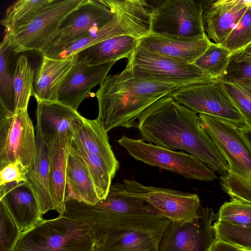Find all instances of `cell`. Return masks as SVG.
Instances as JSON below:
<instances>
[{
	"label": "cell",
	"instance_id": "6da1fadb",
	"mask_svg": "<svg viewBox=\"0 0 251 251\" xmlns=\"http://www.w3.org/2000/svg\"><path fill=\"white\" fill-rule=\"evenodd\" d=\"M137 128L145 141L185 151L221 176L228 172L225 158L204 129L199 116L170 96L147 107L138 120Z\"/></svg>",
	"mask_w": 251,
	"mask_h": 251
},
{
	"label": "cell",
	"instance_id": "7a4b0ae2",
	"mask_svg": "<svg viewBox=\"0 0 251 251\" xmlns=\"http://www.w3.org/2000/svg\"><path fill=\"white\" fill-rule=\"evenodd\" d=\"M184 87L138 78L125 69L108 75L100 84L96 93L99 105L96 120L107 133L118 126L137 128L138 120L147 107Z\"/></svg>",
	"mask_w": 251,
	"mask_h": 251
},
{
	"label": "cell",
	"instance_id": "3957f363",
	"mask_svg": "<svg viewBox=\"0 0 251 251\" xmlns=\"http://www.w3.org/2000/svg\"><path fill=\"white\" fill-rule=\"evenodd\" d=\"M199 116L228 165V173L220 176L223 190L231 200L251 204V145L242 126L204 114Z\"/></svg>",
	"mask_w": 251,
	"mask_h": 251
},
{
	"label": "cell",
	"instance_id": "277c9868",
	"mask_svg": "<svg viewBox=\"0 0 251 251\" xmlns=\"http://www.w3.org/2000/svg\"><path fill=\"white\" fill-rule=\"evenodd\" d=\"M95 248L86 225L59 216L22 232L14 251H94Z\"/></svg>",
	"mask_w": 251,
	"mask_h": 251
},
{
	"label": "cell",
	"instance_id": "5b68a950",
	"mask_svg": "<svg viewBox=\"0 0 251 251\" xmlns=\"http://www.w3.org/2000/svg\"><path fill=\"white\" fill-rule=\"evenodd\" d=\"M134 76L147 80L186 86L217 79L190 64L137 47L125 68Z\"/></svg>",
	"mask_w": 251,
	"mask_h": 251
},
{
	"label": "cell",
	"instance_id": "8992f818",
	"mask_svg": "<svg viewBox=\"0 0 251 251\" xmlns=\"http://www.w3.org/2000/svg\"><path fill=\"white\" fill-rule=\"evenodd\" d=\"M202 4L193 0H167L153 8L150 33L183 41L207 36Z\"/></svg>",
	"mask_w": 251,
	"mask_h": 251
},
{
	"label": "cell",
	"instance_id": "52a82bcc",
	"mask_svg": "<svg viewBox=\"0 0 251 251\" xmlns=\"http://www.w3.org/2000/svg\"><path fill=\"white\" fill-rule=\"evenodd\" d=\"M63 216L86 225L89 232L103 221L116 215H161L145 201L126 194L124 184H112L105 199L94 205L74 200L66 201Z\"/></svg>",
	"mask_w": 251,
	"mask_h": 251
},
{
	"label": "cell",
	"instance_id": "ba28073f",
	"mask_svg": "<svg viewBox=\"0 0 251 251\" xmlns=\"http://www.w3.org/2000/svg\"><path fill=\"white\" fill-rule=\"evenodd\" d=\"M83 0H53L41 13L4 37L14 54L35 50L40 53L50 44L64 18Z\"/></svg>",
	"mask_w": 251,
	"mask_h": 251
},
{
	"label": "cell",
	"instance_id": "9c48e42d",
	"mask_svg": "<svg viewBox=\"0 0 251 251\" xmlns=\"http://www.w3.org/2000/svg\"><path fill=\"white\" fill-rule=\"evenodd\" d=\"M117 142L134 159L150 166L167 170L189 179L211 181L218 178L214 171L189 153L125 135Z\"/></svg>",
	"mask_w": 251,
	"mask_h": 251
},
{
	"label": "cell",
	"instance_id": "30bf717a",
	"mask_svg": "<svg viewBox=\"0 0 251 251\" xmlns=\"http://www.w3.org/2000/svg\"><path fill=\"white\" fill-rule=\"evenodd\" d=\"M118 0H83L61 22L53 38L41 53L45 56L107 25L113 18Z\"/></svg>",
	"mask_w": 251,
	"mask_h": 251
},
{
	"label": "cell",
	"instance_id": "8fae6325",
	"mask_svg": "<svg viewBox=\"0 0 251 251\" xmlns=\"http://www.w3.org/2000/svg\"><path fill=\"white\" fill-rule=\"evenodd\" d=\"M36 135L27 109L0 110V169L17 159L29 169L34 164Z\"/></svg>",
	"mask_w": 251,
	"mask_h": 251
},
{
	"label": "cell",
	"instance_id": "7c38bea8",
	"mask_svg": "<svg viewBox=\"0 0 251 251\" xmlns=\"http://www.w3.org/2000/svg\"><path fill=\"white\" fill-rule=\"evenodd\" d=\"M124 185L127 194L145 201L172 222H184L195 218L201 206L196 194L146 186L130 179H124Z\"/></svg>",
	"mask_w": 251,
	"mask_h": 251
},
{
	"label": "cell",
	"instance_id": "4fadbf2b",
	"mask_svg": "<svg viewBox=\"0 0 251 251\" xmlns=\"http://www.w3.org/2000/svg\"><path fill=\"white\" fill-rule=\"evenodd\" d=\"M217 219L213 209L201 206L195 218L171 222L164 231L158 251H208L216 240L213 225Z\"/></svg>",
	"mask_w": 251,
	"mask_h": 251
},
{
	"label": "cell",
	"instance_id": "5bb4252c",
	"mask_svg": "<svg viewBox=\"0 0 251 251\" xmlns=\"http://www.w3.org/2000/svg\"><path fill=\"white\" fill-rule=\"evenodd\" d=\"M170 96L197 114L226 119L238 126L245 124L243 117L218 79L181 88Z\"/></svg>",
	"mask_w": 251,
	"mask_h": 251
},
{
	"label": "cell",
	"instance_id": "9a60e30c",
	"mask_svg": "<svg viewBox=\"0 0 251 251\" xmlns=\"http://www.w3.org/2000/svg\"><path fill=\"white\" fill-rule=\"evenodd\" d=\"M116 62L91 65L76 61L60 87L57 101L77 111L89 91L104 81Z\"/></svg>",
	"mask_w": 251,
	"mask_h": 251
},
{
	"label": "cell",
	"instance_id": "2e32d148",
	"mask_svg": "<svg viewBox=\"0 0 251 251\" xmlns=\"http://www.w3.org/2000/svg\"><path fill=\"white\" fill-rule=\"evenodd\" d=\"M0 201L4 204L22 233L44 220L34 192L27 181L0 186Z\"/></svg>",
	"mask_w": 251,
	"mask_h": 251
},
{
	"label": "cell",
	"instance_id": "e0dca14e",
	"mask_svg": "<svg viewBox=\"0 0 251 251\" xmlns=\"http://www.w3.org/2000/svg\"><path fill=\"white\" fill-rule=\"evenodd\" d=\"M251 5V0H218L211 1L203 11L205 31L213 43L221 44Z\"/></svg>",
	"mask_w": 251,
	"mask_h": 251
},
{
	"label": "cell",
	"instance_id": "ac0fdd59",
	"mask_svg": "<svg viewBox=\"0 0 251 251\" xmlns=\"http://www.w3.org/2000/svg\"><path fill=\"white\" fill-rule=\"evenodd\" d=\"M73 140L87 151L99 156L109 168L113 176L120 167L107 132L96 119L89 120L81 115L72 124Z\"/></svg>",
	"mask_w": 251,
	"mask_h": 251
},
{
	"label": "cell",
	"instance_id": "d6986e66",
	"mask_svg": "<svg viewBox=\"0 0 251 251\" xmlns=\"http://www.w3.org/2000/svg\"><path fill=\"white\" fill-rule=\"evenodd\" d=\"M76 60V54L64 59L42 56L35 74L32 93L37 101H57L60 87Z\"/></svg>",
	"mask_w": 251,
	"mask_h": 251
},
{
	"label": "cell",
	"instance_id": "ffe728a7",
	"mask_svg": "<svg viewBox=\"0 0 251 251\" xmlns=\"http://www.w3.org/2000/svg\"><path fill=\"white\" fill-rule=\"evenodd\" d=\"M72 135L56 136L48 145L50 149L49 188L54 210L65 212L67 163Z\"/></svg>",
	"mask_w": 251,
	"mask_h": 251
},
{
	"label": "cell",
	"instance_id": "44dd1931",
	"mask_svg": "<svg viewBox=\"0 0 251 251\" xmlns=\"http://www.w3.org/2000/svg\"><path fill=\"white\" fill-rule=\"evenodd\" d=\"M37 126L45 142L49 145L58 135H72V124L81 115L58 101H37Z\"/></svg>",
	"mask_w": 251,
	"mask_h": 251
},
{
	"label": "cell",
	"instance_id": "7402d4cb",
	"mask_svg": "<svg viewBox=\"0 0 251 251\" xmlns=\"http://www.w3.org/2000/svg\"><path fill=\"white\" fill-rule=\"evenodd\" d=\"M212 42L207 36L199 40L183 41L149 34L139 39L137 47L178 60L194 64Z\"/></svg>",
	"mask_w": 251,
	"mask_h": 251
},
{
	"label": "cell",
	"instance_id": "603a6c76",
	"mask_svg": "<svg viewBox=\"0 0 251 251\" xmlns=\"http://www.w3.org/2000/svg\"><path fill=\"white\" fill-rule=\"evenodd\" d=\"M66 201L74 200L94 205L99 199L84 160L70 146L66 175Z\"/></svg>",
	"mask_w": 251,
	"mask_h": 251
},
{
	"label": "cell",
	"instance_id": "cb8c5ba5",
	"mask_svg": "<svg viewBox=\"0 0 251 251\" xmlns=\"http://www.w3.org/2000/svg\"><path fill=\"white\" fill-rule=\"evenodd\" d=\"M49 147L36 129L35 161L26 177L37 198L42 215L50 210H54L49 188Z\"/></svg>",
	"mask_w": 251,
	"mask_h": 251
},
{
	"label": "cell",
	"instance_id": "d4e9b609",
	"mask_svg": "<svg viewBox=\"0 0 251 251\" xmlns=\"http://www.w3.org/2000/svg\"><path fill=\"white\" fill-rule=\"evenodd\" d=\"M139 39L128 35L108 39L76 53V61L93 65L124 58L128 59L137 47Z\"/></svg>",
	"mask_w": 251,
	"mask_h": 251
},
{
	"label": "cell",
	"instance_id": "484cf974",
	"mask_svg": "<svg viewBox=\"0 0 251 251\" xmlns=\"http://www.w3.org/2000/svg\"><path fill=\"white\" fill-rule=\"evenodd\" d=\"M164 230H126L113 233L94 251H152L158 246Z\"/></svg>",
	"mask_w": 251,
	"mask_h": 251
},
{
	"label": "cell",
	"instance_id": "4316f807",
	"mask_svg": "<svg viewBox=\"0 0 251 251\" xmlns=\"http://www.w3.org/2000/svg\"><path fill=\"white\" fill-rule=\"evenodd\" d=\"M35 74L26 56H19L14 71V113L27 109L33 91Z\"/></svg>",
	"mask_w": 251,
	"mask_h": 251
},
{
	"label": "cell",
	"instance_id": "83f0119b",
	"mask_svg": "<svg viewBox=\"0 0 251 251\" xmlns=\"http://www.w3.org/2000/svg\"><path fill=\"white\" fill-rule=\"evenodd\" d=\"M53 0H19L10 5L0 21L5 32H9L25 24L41 13Z\"/></svg>",
	"mask_w": 251,
	"mask_h": 251
},
{
	"label": "cell",
	"instance_id": "f1b7e54d",
	"mask_svg": "<svg viewBox=\"0 0 251 251\" xmlns=\"http://www.w3.org/2000/svg\"><path fill=\"white\" fill-rule=\"evenodd\" d=\"M71 147L82 158L86 164L99 199H105L113 178L109 168L99 156L87 151L78 146L73 139Z\"/></svg>",
	"mask_w": 251,
	"mask_h": 251
},
{
	"label": "cell",
	"instance_id": "f546056e",
	"mask_svg": "<svg viewBox=\"0 0 251 251\" xmlns=\"http://www.w3.org/2000/svg\"><path fill=\"white\" fill-rule=\"evenodd\" d=\"M12 52L3 37L0 45V110L14 113V72L10 71Z\"/></svg>",
	"mask_w": 251,
	"mask_h": 251
},
{
	"label": "cell",
	"instance_id": "4dcf8cb0",
	"mask_svg": "<svg viewBox=\"0 0 251 251\" xmlns=\"http://www.w3.org/2000/svg\"><path fill=\"white\" fill-rule=\"evenodd\" d=\"M220 80L243 117L244 125L251 128V80L246 79Z\"/></svg>",
	"mask_w": 251,
	"mask_h": 251
},
{
	"label": "cell",
	"instance_id": "1f68e13d",
	"mask_svg": "<svg viewBox=\"0 0 251 251\" xmlns=\"http://www.w3.org/2000/svg\"><path fill=\"white\" fill-rule=\"evenodd\" d=\"M231 54L222 45L212 42L194 64L218 79L226 69Z\"/></svg>",
	"mask_w": 251,
	"mask_h": 251
},
{
	"label": "cell",
	"instance_id": "d6a6232c",
	"mask_svg": "<svg viewBox=\"0 0 251 251\" xmlns=\"http://www.w3.org/2000/svg\"><path fill=\"white\" fill-rule=\"evenodd\" d=\"M216 239L251 251V227H246L217 221L213 223Z\"/></svg>",
	"mask_w": 251,
	"mask_h": 251
},
{
	"label": "cell",
	"instance_id": "836d02e7",
	"mask_svg": "<svg viewBox=\"0 0 251 251\" xmlns=\"http://www.w3.org/2000/svg\"><path fill=\"white\" fill-rule=\"evenodd\" d=\"M217 221L251 227V204L233 200L226 201L219 210Z\"/></svg>",
	"mask_w": 251,
	"mask_h": 251
},
{
	"label": "cell",
	"instance_id": "e575fe53",
	"mask_svg": "<svg viewBox=\"0 0 251 251\" xmlns=\"http://www.w3.org/2000/svg\"><path fill=\"white\" fill-rule=\"evenodd\" d=\"M251 43V5L222 45L231 53L245 48Z\"/></svg>",
	"mask_w": 251,
	"mask_h": 251
},
{
	"label": "cell",
	"instance_id": "d590c367",
	"mask_svg": "<svg viewBox=\"0 0 251 251\" xmlns=\"http://www.w3.org/2000/svg\"><path fill=\"white\" fill-rule=\"evenodd\" d=\"M0 251H14L22 232L4 204L0 201Z\"/></svg>",
	"mask_w": 251,
	"mask_h": 251
},
{
	"label": "cell",
	"instance_id": "8d00e7d4",
	"mask_svg": "<svg viewBox=\"0 0 251 251\" xmlns=\"http://www.w3.org/2000/svg\"><path fill=\"white\" fill-rule=\"evenodd\" d=\"M218 79L251 80V54L245 52L243 49L232 53L226 69Z\"/></svg>",
	"mask_w": 251,
	"mask_h": 251
},
{
	"label": "cell",
	"instance_id": "74e56055",
	"mask_svg": "<svg viewBox=\"0 0 251 251\" xmlns=\"http://www.w3.org/2000/svg\"><path fill=\"white\" fill-rule=\"evenodd\" d=\"M28 171L29 169L19 159L8 164L0 169V186L27 181Z\"/></svg>",
	"mask_w": 251,
	"mask_h": 251
},
{
	"label": "cell",
	"instance_id": "f35d334b",
	"mask_svg": "<svg viewBox=\"0 0 251 251\" xmlns=\"http://www.w3.org/2000/svg\"><path fill=\"white\" fill-rule=\"evenodd\" d=\"M208 251H242V250L228 242L216 239Z\"/></svg>",
	"mask_w": 251,
	"mask_h": 251
},
{
	"label": "cell",
	"instance_id": "ab89813d",
	"mask_svg": "<svg viewBox=\"0 0 251 251\" xmlns=\"http://www.w3.org/2000/svg\"><path fill=\"white\" fill-rule=\"evenodd\" d=\"M243 130L251 145V128L245 125L242 126Z\"/></svg>",
	"mask_w": 251,
	"mask_h": 251
},
{
	"label": "cell",
	"instance_id": "60d3db41",
	"mask_svg": "<svg viewBox=\"0 0 251 251\" xmlns=\"http://www.w3.org/2000/svg\"><path fill=\"white\" fill-rule=\"evenodd\" d=\"M244 50L250 54H251V43L244 48Z\"/></svg>",
	"mask_w": 251,
	"mask_h": 251
},
{
	"label": "cell",
	"instance_id": "b9f144b4",
	"mask_svg": "<svg viewBox=\"0 0 251 251\" xmlns=\"http://www.w3.org/2000/svg\"><path fill=\"white\" fill-rule=\"evenodd\" d=\"M241 250H242V251H251L246 250H242V249H241Z\"/></svg>",
	"mask_w": 251,
	"mask_h": 251
},
{
	"label": "cell",
	"instance_id": "7bdbcfd3",
	"mask_svg": "<svg viewBox=\"0 0 251 251\" xmlns=\"http://www.w3.org/2000/svg\"></svg>",
	"mask_w": 251,
	"mask_h": 251
},
{
	"label": "cell",
	"instance_id": "ee69618b",
	"mask_svg": "<svg viewBox=\"0 0 251 251\" xmlns=\"http://www.w3.org/2000/svg\"></svg>",
	"mask_w": 251,
	"mask_h": 251
}]
</instances>
